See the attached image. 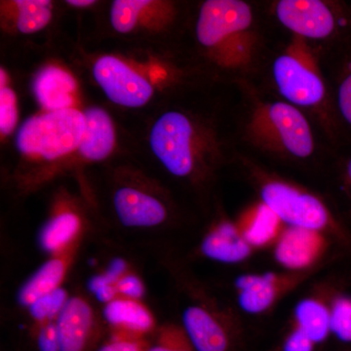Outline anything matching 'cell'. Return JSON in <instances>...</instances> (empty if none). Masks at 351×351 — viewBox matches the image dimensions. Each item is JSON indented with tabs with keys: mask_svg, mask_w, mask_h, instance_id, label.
Masks as SVG:
<instances>
[{
	"mask_svg": "<svg viewBox=\"0 0 351 351\" xmlns=\"http://www.w3.org/2000/svg\"><path fill=\"white\" fill-rule=\"evenodd\" d=\"M253 11L241 0H207L196 22L198 43L221 69L247 71L255 64L258 38Z\"/></svg>",
	"mask_w": 351,
	"mask_h": 351,
	"instance_id": "obj_1",
	"label": "cell"
},
{
	"mask_svg": "<svg viewBox=\"0 0 351 351\" xmlns=\"http://www.w3.org/2000/svg\"><path fill=\"white\" fill-rule=\"evenodd\" d=\"M154 156L171 175L193 180L207 170L218 154V143L207 128L181 110L157 117L149 131Z\"/></svg>",
	"mask_w": 351,
	"mask_h": 351,
	"instance_id": "obj_2",
	"label": "cell"
},
{
	"mask_svg": "<svg viewBox=\"0 0 351 351\" xmlns=\"http://www.w3.org/2000/svg\"><path fill=\"white\" fill-rule=\"evenodd\" d=\"M245 131L254 145L274 154L306 159L315 149L311 123L299 108L287 101L258 104Z\"/></svg>",
	"mask_w": 351,
	"mask_h": 351,
	"instance_id": "obj_3",
	"label": "cell"
},
{
	"mask_svg": "<svg viewBox=\"0 0 351 351\" xmlns=\"http://www.w3.org/2000/svg\"><path fill=\"white\" fill-rule=\"evenodd\" d=\"M272 76L279 94L295 107H317L325 100L324 78L306 39L293 36L274 60Z\"/></svg>",
	"mask_w": 351,
	"mask_h": 351,
	"instance_id": "obj_4",
	"label": "cell"
},
{
	"mask_svg": "<svg viewBox=\"0 0 351 351\" xmlns=\"http://www.w3.org/2000/svg\"><path fill=\"white\" fill-rule=\"evenodd\" d=\"M84 130V115L80 110L47 112L25 120L16 135V145L27 156L54 160L78 149Z\"/></svg>",
	"mask_w": 351,
	"mask_h": 351,
	"instance_id": "obj_5",
	"label": "cell"
},
{
	"mask_svg": "<svg viewBox=\"0 0 351 351\" xmlns=\"http://www.w3.org/2000/svg\"><path fill=\"white\" fill-rule=\"evenodd\" d=\"M261 202L286 226L325 233L335 228L329 209L317 196L288 182L270 180L260 189Z\"/></svg>",
	"mask_w": 351,
	"mask_h": 351,
	"instance_id": "obj_6",
	"label": "cell"
},
{
	"mask_svg": "<svg viewBox=\"0 0 351 351\" xmlns=\"http://www.w3.org/2000/svg\"><path fill=\"white\" fill-rule=\"evenodd\" d=\"M93 76L108 100L121 107H144L154 95L151 83L117 57L99 58Z\"/></svg>",
	"mask_w": 351,
	"mask_h": 351,
	"instance_id": "obj_7",
	"label": "cell"
},
{
	"mask_svg": "<svg viewBox=\"0 0 351 351\" xmlns=\"http://www.w3.org/2000/svg\"><path fill=\"white\" fill-rule=\"evenodd\" d=\"M302 274H242L235 279L237 304L244 313L261 314L271 308L282 295L301 282Z\"/></svg>",
	"mask_w": 351,
	"mask_h": 351,
	"instance_id": "obj_8",
	"label": "cell"
},
{
	"mask_svg": "<svg viewBox=\"0 0 351 351\" xmlns=\"http://www.w3.org/2000/svg\"><path fill=\"white\" fill-rule=\"evenodd\" d=\"M276 14L286 29L306 40L329 38L337 29L335 13L319 0H280Z\"/></svg>",
	"mask_w": 351,
	"mask_h": 351,
	"instance_id": "obj_9",
	"label": "cell"
},
{
	"mask_svg": "<svg viewBox=\"0 0 351 351\" xmlns=\"http://www.w3.org/2000/svg\"><path fill=\"white\" fill-rule=\"evenodd\" d=\"M327 246L323 232L285 226L274 244V258L284 269L299 274L317 263Z\"/></svg>",
	"mask_w": 351,
	"mask_h": 351,
	"instance_id": "obj_10",
	"label": "cell"
},
{
	"mask_svg": "<svg viewBox=\"0 0 351 351\" xmlns=\"http://www.w3.org/2000/svg\"><path fill=\"white\" fill-rule=\"evenodd\" d=\"M113 209L122 226L154 228L168 219V210L156 196L130 186H120L112 197Z\"/></svg>",
	"mask_w": 351,
	"mask_h": 351,
	"instance_id": "obj_11",
	"label": "cell"
},
{
	"mask_svg": "<svg viewBox=\"0 0 351 351\" xmlns=\"http://www.w3.org/2000/svg\"><path fill=\"white\" fill-rule=\"evenodd\" d=\"M60 351H88L97 334L93 306L82 295H71L56 320Z\"/></svg>",
	"mask_w": 351,
	"mask_h": 351,
	"instance_id": "obj_12",
	"label": "cell"
},
{
	"mask_svg": "<svg viewBox=\"0 0 351 351\" xmlns=\"http://www.w3.org/2000/svg\"><path fill=\"white\" fill-rule=\"evenodd\" d=\"M103 317L112 332L145 339L156 332V316L143 300L119 297L105 304Z\"/></svg>",
	"mask_w": 351,
	"mask_h": 351,
	"instance_id": "obj_13",
	"label": "cell"
},
{
	"mask_svg": "<svg viewBox=\"0 0 351 351\" xmlns=\"http://www.w3.org/2000/svg\"><path fill=\"white\" fill-rule=\"evenodd\" d=\"M80 247V245H77L64 253L50 256L21 287L18 293L21 306L27 308L39 298L63 287Z\"/></svg>",
	"mask_w": 351,
	"mask_h": 351,
	"instance_id": "obj_14",
	"label": "cell"
},
{
	"mask_svg": "<svg viewBox=\"0 0 351 351\" xmlns=\"http://www.w3.org/2000/svg\"><path fill=\"white\" fill-rule=\"evenodd\" d=\"M182 327L195 351H230V337L223 322L201 306L186 307Z\"/></svg>",
	"mask_w": 351,
	"mask_h": 351,
	"instance_id": "obj_15",
	"label": "cell"
},
{
	"mask_svg": "<svg viewBox=\"0 0 351 351\" xmlns=\"http://www.w3.org/2000/svg\"><path fill=\"white\" fill-rule=\"evenodd\" d=\"M254 250L239 225L228 221L212 226L200 243V252L205 258L230 265L244 262Z\"/></svg>",
	"mask_w": 351,
	"mask_h": 351,
	"instance_id": "obj_16",
	"label": "cell"
},
{
	"mask_svg": "<svg viewBox=\"0 0 351 351\" xmlns=\"http://www.w3.org/2000/svg\"><path fill=\"white\" fill-rule=\"evenodd\" d=\"M84 225L82 217L69 209L50 217L38 235L39 246L48 255H57L82 244Z\"/></svg>",
	"mask_w": 351,
	"mask_h": 351,
	"instance_id": "obj_17",
	"label": "cell"
},
{
	"mask_svg": "<svg viewBox=\"0 0 351 351\" xmlns=\"http://www.w3.org/2000/svg\"><path fill=\"white\" fill-rule=\"evenodd\" d=\"M75 88V78L57 66L41 69L32 83L36 100L47 112L71 108L73 104L71 94Z\"/></svg>",
	"mask_w": 351,
	"mask_h": 351,
	"instance_id": "obj_18",
	"label": "cell"
},
{
	"mask_svg": "<svg viewBox=\"0 0 351 351\" xmlns=\"http://www.w3.org/2000/svg\"><path fill=\"white\" fill-rule=\"evenodd\" d=\"M85 130L78 152L89 161H101L112 154L115 143L112 120L103 108L91 107L83 112Z\"/></svg>",
	"mask_w": 351,
	"mask_h": 351,
	"instance_id": "obj_19",
	"label": "cell"
},
{
	"mask_svg": "<svg viewBox=\"0 0 351 351\" xmlns=\"http://www.w3.org/2000/svg\"><path fill=\"white\" fill-rule=\"evenodd\" d=\"M237 223L254 249L276 244L285 228L278 217L261 201L247 210Z\"/></svg>",
	"mask_w": 351,
	"mask_h": 351,
	"instance_id": "obj_20",
	"label": "cell"
},
{
	"mask_svg": "<svg viewBox=\"0 0 351 351\" xmlns=\"http://www.w3.org/2000/svg\"><path fill=\"white\" fill-rule=\"evenodd\" d=\"M316 346L324 343L331 335L330 306L320 300L306 298L295 304L294 324Z\"/></svg>",
	"mask_w": 351,
	"mask_h": 351,
	"instance_id": "obj_21",
	"label": "cell"
},
{
	"mask_svg": "<svg viewBox=\"0 0 351 351\" xmlns=\"http://www.w3.org/2000/svg\"><path fill=\"white\" fill-rule=\"evenodd\" d=\"M17 29L24 34L44 29L52 18V3L48 0H17Z\"/></svg>",
	"mask_w": 351,
	"mask_h": 351,
	"instance_id": "obj_22",
	"label": "cell"
},
{
	"mask_svg": "<svg viewBox=\"0 0 351 351\" xmlns=\"http://www.w3.org/2000/svg\"><path fill=\"white\" fill-rule=\"evenodd\" d=\"M71 297L68 291L62 287L32 302L31 306L27 307L32 328L56 321Z\"/></svg>",
	"mask_w": 351,
	"mask_h": 351,
	"instance_id": "obj_23",
	"label": "cell"
},
{
	"mask_svg": "<svg viewBox=\"0 0 351 351\" xmlns=\"http://www.w3.org/2000/svg\"><path fill=\"white\" fill-rule=\"evenodd\" d=\"M152 3L149 0H115L110 8V24L115 32L127 34L137 25L141 13Z\"/></svg>",
	"mask_w": 351,
	"mask_h": 351,
	"instance_id": "obj_24",
	"label": "cell"
},
{
	"mask_svg": "<svg viewBox=\"0 0 351 351\" xmlns=\"http://www.w3.org/2000/svg\"><path fill=\"white\" fill-rule=\"evenodd\" d=\"M147 351H195L180 325L165 324L156 331V341Z\"/></svg>",
	"mask_w": 351,
	"mask_h": 351,
	"instance_id": "obj_25",
	"label": "cell"
},
{
	"mask_svg": "<svg viewBox=\"0 0 351 351\" xmlns=\"http://www.w3.org/2000/svg\"><path fill=\"white\" fill-rule=\"evenodd\" d=\"M329 306L331 334L343 343H351V297L337 295Z\"/></svg>",
	"mask_w": 351,
	"mask_h": 351,
	"instance_id": "obj_26",
	"label": "cell"
},
{
	"mask_svg": "<svg viewBox=\"0 0 351 351\" xmlns=\"http://www.w3.org/2000/svg\"><path fill=\"white\" fill-rule=\"evenodd\" d=\"M18 122L17 104L15 93L8 87H0V131L9 135Z\"/></svg>",
	"mask_w": 351,
	"mask_h": 351,
	"instance_id": "obj_27",
	"label": "cell"
},
{
	"mask_svg": "<svg viewBox=\"0 0 351 351\" xmlns=\"http://www.w3.org/2000/svg\"><path fill=\"white\" fill-rule=\"evenodd\" d=\"M151 343L147 339L134 338L112 332L97 351H147Z\"/></svg>",
	"mask_w": 351,
	"mask_h": 351,
	"instance_id": "obj_28",
	"label": "cell"
},
{
	"mask_svg": "<svg viewBox=\"0 0 351 351\" xmlns=\"http://www.w3.org/2000/svg\"><path fill=\"white\" fill-rule=\"evenodd\" d=\"M32 337L38 351H60L56 321L32 328Z\"/></svg>",
	"mask_w": 351,
	"mask_h": 351,
	"instance_id": "obj_29",
	"label": "cell"
},
{
	"mask_svg": "<svg viewBox=\"0 0 351 351\" xmlns=\"http://www.w3.org/2000/svg\"><path fill=\"white\" fill-rule=\"evenodd\" d=\"M88 287L96 300L101 302L104 306L119 297L115 282H113L105 272L92 277Z\"/></svg>",
	"mask_w": 351,
	"mask_h": 351,
	"instance_id": "obj_30",
	"label": "cell"
},
{
	"mask_svg": "<svg viewBox=\"0 0 351 351\" xmlns=\"http://www.w3.org/2000/svg\"><path fill=\"white\" fill-rule=\"evenodd\" d=\"M119 297L128 299L143 300L145 295L144 280L137 274L130 270L115 282Z\"/></svg>",
	"mask_w": 351,
	"mask_h": 351,
	"instance_id": "obj_31",
	"label": "cell"
},
{
	"mask_svg": "<svg viewBox=\"0 0 351 351\" xmlns=\"http://www.w3.org/2000/svg\"><path fill=\"white\" fill-rule=\"evenodd\" d=\"M316 345L304 332L293 327L282 343V351H314Z\"/></svg>",
	"mask_w": 351,
	"mask_h": 351,
	"instance_id": "obj_32",
	"label": "cell"
},
{
	"mask_svg": "<svg viewBox=\"0 0 351 351\" xmlns=\"http://www.w3.org/2000/svg\"><path fill=\"white\" fill-rule=\"evenodd\" d=\"M338 106L341 114L351 125V73H348L339 84Z\"/></svg>",
	"mask_w": 351,
	"mask_h": 351,
	"instance_id": "obj_33",
	"label": "cell"
},
{
	"mask_svg": "<svg viewBox=\"0 0 351 351\" xmlns=\"http://www.w3.org/2000/svg\"><path fill=\"white\" fill-rule=\"evenodd\" d=\"M66 3L75 7H88L94 4L95 1H92V0H69Z\"/></svg>",
	"mask_w": 351,
	"mask_h": 351,
	"instance_id": "obj_34",
	"label": "cell"
},
{
	"mask_svg": "<svg viewBox=\"0 0 351 351\" xmlns=\"http://www.w3.org/2000/svg\"><path fill=\"white\" fill-rule=\"evenodd\" d=\"M346 172H348V179H350V181L351 182V159L350 161H348V168H346Z\"/></svg>",
	"mask_w": 351,
	"mask_h": 351,
	"instance_id": "obj_35",
	"label": "cell"
}]
</instances>
